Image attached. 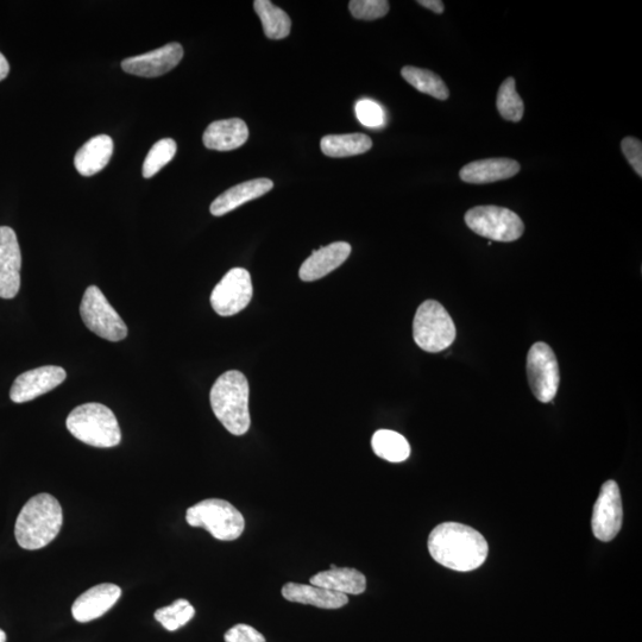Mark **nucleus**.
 Segmentation results:
<instances>
[{"label":"nucleus","mask_w":642,"mask_h":642,"mask_svg":"<svg viewBox=\"0 0 642 642\" xmlns=\"http://www.w3.org/2000/svg\"><path fill=\"white\" fill-rule=\"evenodd\" d=\"M249 138L248 125L242 119L231 118L213 122L204 132L205 147L217 151L241 148Z\"/></svg>","instance_id":"nucleus-19"},{"label":"nucleus","mask_w":642,"mask_h":642,"mask_svg":"<svg viewBox=\"0 0 642 642\" xmlns=\"http://www.w3.org/2000/svg\"><path fill=\"white\" fill-rule=\"evenodd\" d=\"M527 376L533 395L543 404L556 398L560 373L555 351L550 345L538 342L527 355Z\"/></svg>","instance_id":"nucleus-9"},{"label":"nucleus","mask_w":642,"mask_h":642,"mask_svg":"<svg viewBox=\"0 0 642 642\" xmlns=\"http://www.w3.org/2000/svg\"><path fill=\"white\" fill-rule=\"evenodd\" d=\"M87 329L109 342H121L128 336V326L97 286L86 289L80 305Z\"/></svg>","instance_id":"nucleus-8"},{"label":"nucleus","mask_w":642,"mask_h":642,"mask_svg":"<svg viewBox=\"0 0 642 642\" xmlns=\"http://www.w3.org/2000/svg\"><path fill=\"white\" fill-rule=\"evenodd\" d=\"M497 110L506 121L518 123L524 117L525 104L518 92L514 78L503 81L496 100Z\"/></svg>","instance_id":"nucleus-27"},{"label":"nucleus","mask_w":642,"mask_h":642,"mask_svg":"<svg viewBox=\"0 0 642 642\" xmlns=\"http://www.w3.org/2000/svg\"><path fill=\"white\" fill-rule=\"evenodd\" d=\"M210 400L214 415L231 434L243 436L249 431V383L241 371L230 370L220 376Z\"/></svg>","instance_id":"nucleus-3"},{"label":"nucleus","mask_w":642,"mask_h":642,"mask_svg":"<svg viewBox=\"0 0 642 642\" xmlns=\"http://www.w3.org/2000/svg\"><path fill=\"white\" fill-rule=\"evenodd\" d=\"M623 509L618 484L608 481L603 484L599 499L594 507L593 532L597 539L612 541L619 534L622 527Z\"/></svg>","instance_id":"nucleus-11"},{"label":"nucleus","mask_w":642,"mask_h":642,"mask_svg":"<svg viewBox=\"0 0 642 642\" xmlns=\"http://www.w3.org/2000/svg\"><path fill=\"white\" fill-rule=\"evenodd\" d=\"M22 254L16 232L0 226V298L14 299L21 288Z\"/></svg>","instance_id":"nucleus-12"},{"label":"nucleus","mask_w":642,"mask_h":642,"mask_svg":"<svg viewBox=\"0 0 642 642\" xmlns=\"http://www.w3.org/2000/svg\"><path fill=\"white\" fill-rule=\"evenodd\" d=\"M121 596L122 589L116 584L96 585L75 600L72 606L73 618L83 623L102 618L115 606Z\"/></svg>","instance_id":"nucleus-15"},{"label":"nucleus","mask_w":642,"mask_h":642,"mask_svg":"<svg viewBox=\"0 0 642 642\" xmlns=\"http://www.w3.org/2000/svg\"><path fill=\"white\" fill-rule=\"evenodd\" d=\"M66 377L65 369L56 365L29 370L17 377L10 390V399L15 404L35 400L59 387Z\"/></svg>","instance_id":"nucleus-13"},{"label":"nucleus","mask_w":642,"mask_h":642,"mask_svg":"<svg viewBox=\"0 0 642 642\" xmlns=\"http://www.w3.org/2000/svg\"><path fill=\"white\" fill-rule=\"evenodd\" d=\"M113 154V141L110 136L99 135L87 141L74 157V166L84 176H92L103 171Z\"/></svg>","instance_id":"nucleus-21"},{"label":"nucleus","mask_w":642,"mask_h":642,"mask_svg":"<svg viewBox=\"0 0 642 642\" xmlns=\"http://www.w3.org/2000/svg\"><path fill=\"white\" fill-rule=\"evenodd\" d=\"M253 294V281L248 270L234 268L214 287L211 305L219 316H235L250 304Z\"/></svg>","instance_id":"nucleus-10"},{"label":"nucleus","mask_w":642,"mask_h":642,"mask_svg":"<svg viewBox=\"0 0 642 642\" xmlns=\"http://www.w3.org/2000/svg\"><path fill=\"white\" fill-rule=\"evenodd\" d=\"M371 446L377 457L390 463L405 462L411 455V446L407 439L394 431H377L371 439Z\"/></svg>","instance_id":"nucleus-25"},{"label":"nucleus","mask_w":642,"mask_h":642,"mask_svg":"<svg viewBox=\"0 0 642 642\" xmlns=\"http://www.w3.org/2000/svg\"><path fill=\"white\" fill-rule=\"evenodd\" d=\"M419 5L424 6V8L436 12V14H443L445 10V5L442 0H419Z\"/></svg>","instance_id":"nucleus-34"},{"label":"nucleus","mask_w":642,"mask_h":642,"mask_svg":"<svg viewBox=\"0 0 642 642\" xmlns=\"http://www.w3.org/2000/svg\"><path fill=\"white\" fill-rule=\"evenodd\" d=\"M464 219L476 235L495 242H514L525 232V224L518 214L505 207L477 206L465 213Z\"/></svg>","instance_id":"nucleus-7"},{"label":"nucleus","mask_w":642,"mask_h":642,"mask_svg":"<svg viewBox=\"0 0 642 642\" xmlns=\"http://www.w3.org/2000/svg\"><path fill=\"white\" fill-rule=\"evenodd\" d=\"M282 596L289 602L321 609H339L349 603L348 596L313 584L287 583L282 588Z\"/></svg>","instance_id":"nucleus-20"},{"label":"nucleus","mask_w":642,"mask_h":642,"mask_svg":"<svg viewBox=\"0 0 642 642\" xmlns=\"http://www.w3.org/2000/svg\"><path fill=\"white\" fill-rule=\"evenodd\" d=\"M401 75L409 85L417 88L421 93L439 100H446L450 97L449 88L443 79L428 69L407 66L402 68Z\"/></svg>","instance_id":"nucleus-26"},{"label":"nucleus","mask_w":642,"mask_h":642,"mask_svg":"<svg viewBox=\"0 0 642 642\" xmlns=\"http://www.w3.org/2000/svg\"><path fill=\"white\" fill-rule=\"evenodd\" d=\"M225 642H266V638L248 625H236L224 635Z\"/></svg>","instance_id":"nucleus-33"},{"label":"nucleus","mask_w":642,"mask_h":642,"mask_svg":"<svg viewBox=\"0 0 642 642\" xmlns=\"http://www.w3.org/2000/svg\"><path fill=\"white\" fill-rule=\"evenodd\" d=\"M311 584L343 595H361L367 589V578L362 572L350 568H337L319 572L310 579Z\"/></svg>","instance_id":"nucleus-22"},{"label":"nucleus","mask_w":642,"mask_h":642,"mask_svg":"<svg viewBox=\"0 0 642 642\" xmlns=\"http://www.w3.org/2000/svg\"><path fill=\"white\" fill-rule=\"evenodd\" d=\"M66 426L73 437L94 448H115L122 440L115 413L96 402L73 409Z\"/></svg>","instance_id":"nucleus-4"},{"label":"nucleus","mask_w":642,"mask_h":642,"mask_svg":"<svg viewBox=\"0 0 642 642\" xmlns=\"http://www.w3.org/2000/svg\"><path fill=\"white\" fill-rule=\"evenodd\" d=\"M428 551L440 565L468 572L480 568L488 557V543L480 532L457 522H444L428 537Z\"/></svg>","instance_id":"nucleus-1"},{"label":"nucleus","mask_w":642,"mask_h":642,"mask_svg":"<svg viewBox=\"0 0 642 642\" xmlns=\"http://www.w3.org/2000/svg\"><path fill=\"white\" fill-rule=\"evenodd\" d=\"M184 58V48L180 43H169L167 46L146 54L125 59L122 62L124 72L137 77L157 78L171 72Z\"/></svg>","instance_id":"nucleus-14"},{"label":"nucleus","mask_w":642,"mask_h":642,"mask_svg":"<svg viewBox=\"0 0 642 642\" xmlns=\"http://www.w3.org/2000/svg\"><path fill=\"white\" fill-rule=\"evenodd\" d=\"M373 141L367 135H329L321 138L320 148L329 157H349L367 153Z\"/></svg>","instance_id":"nucleus-24"},{"label":"nucleus","mask_w":642,"mask_h":642,"mask_svg":"<svg viewBox=\"0 0 642 642\" xmlns=\"http://www.w3.org/2000/svg\"><path fill=\"white\" fill-rule=\"evenodd\" d=\"M274 182L269 179H255L230 188L213 201L210 211L213 216L222 217L251 200L263 197L272 191Z\"/></svg>","instance_id":"nucleus-18"},{"label":"nucleus","mask_w":642,"mask_h":642,"mask_svg":"<svg viewBox=\"0 0 642 642\" xmlns=\"http://www.w3.org/2000/svg\"><path fill=\"white\" fill-rule=\"evenodd\" d=\"M0 642H6V634L3 629H0Z\"/></svg>","instance_id":"nucleus-36"},{"label":"nucleus","mask_w":642,"mask_h":642,"mask_svg":"<svg viewBox=\"0 0 642 642\" xmlns=\"http://www.w3.org/2000/svg\"><path fill=\"white\" fill-rule=\"evenodd\" d=\"M351 254V245L336 242L320 248L302 263L299 276L302 281H317L341 267Z\"/></svg>","instance_id":"nucleus-16"},{"label":"nucleus","mask_w":642,"mask_h":642,"mask_svg":"<svg viewBox=\"0 0 642 642\" xmlns=\"http://www.w3.org/2000/svg\"><path fill=\"white\" fill-rule=\"evenodd\" d=\"M64 513L53 495L42 493L30 499L18 515L15 535L18 545L24 550L43 549L58 537Z\"/></svg>","instance_id":"nucleus-2"},{"label":"nucleus","mask_w":642,"mask_h":642,"mask_svg":"<svg viewBox=\"0 0 642 642\" xmlns=\"http://www.w3.org/2000/svg\"><path fill=\"white\" fill-rule=\"evenodd\" d=\"M254 9L262 22L264 34L270 40H283L291 34L292 21L285 11L269 0H256Z\"/></svg>","instance_id":"nucleus-23"},{"label":"nucleus","mask_w":642,"mask_h":642,"mask_svg":"<svg viewBox=\"0 0 642 642\" xmlns=\"http://www.w3.org/2000/svg\"><path fill=\"white\" fill-rule=\"evenodd\" d=\"M358 121L367 128H380L385 123V112L374 100L363 99L356 104Z\"/></svg>","instance_id":"nucleus-31"},{"label":"nucleus","mask_w":642,"mask_h":642,"mask_svg":"<svg viewBox=\"0 0 642 642\" xmlns=\"http://www.w3.org/2000/svg\"><path fill=\"white\" fill-rule=\"evenodd\" d=\"M456 335V325L442 304L427 300L419 306L413 321V337L420 349L432 354L444 351L455 342Z\"/></svg>","instance_id":"nucleus-5"},{"label":"nucleus","mask_w":642,"mask_h":642,"mask_svg":"<svg viewBox=\"0 0 642 642\" xmlns=\"http://www.w3.org/2000/svg\"><path fill=\"white\" fill-rule=\"evenodd\" d=\"M176 150H178V146L172 138H163V140L156 142L144 160L142 169L144 178H153L163 167H166L174 159Z\"/></svg>","instance_id":"nucleus-28"},{"label":"nucleus","mask_w":642,"mask_h":642,"mask_svg":"<svg viewBox=\"0 0 642 642\" xmlns=\"http://www.w3.org/2000/svg\"><path fill=\"white\" fill-rule=\"evenodd\" d=\"M195 609L187 600H176L171 606L156 610L155 619L169 632L178 631L193 619Z\"/></svg>","instance_id":"nucleus-29"},{"label":"nucleus","mask_w":642,"mask_h":642,"mask_svg":"<svg viewBox=\"0 0 642 642\" xmlns=\"http://www.w3.org/2000/svg\"><path fill=\"white\" fill-rule=\"evenodd\" d=\"M349 9L357 20L374 21L388 14L389 3L386 0H352Z\"/></svg>","instance_id":"nucleus-30"},{"label":"nucleus","mask_w":642,"mask_h":642,"mask_svg":"<svg viewBox=\"0 0 642 642\" xmlns=\"http://www.w3.org/2000/svg\"><path fill=\"white\" fill-rule=\"evenodd\" d=\"M187 524L205 528L213 538L232 541L241 537L245 520L230 502L220 499L204 500L187 509Z\"/></svg>","instance_id":"nucleus-6"},{"label":"nucleus","mask_w":642,"mask_h":642,"mask_svg":"<svg viewBox=\"0 0 642 642\" xmlns=\"http://www.w3.org/2000/svg\"><path fill=\"white\" fill-rule=\"evenodd\" d=\"M10 72V66L8 60L5 59V56L0 53V81L8 77Z\"/></svg>","instance_id":"nucleus-35"},{"label":"nucleus","mask_w":642,"mask_h":642,"mask_svg":"<svg viewBox=\"0 0 642 642\" xmlns=\"http://www.w3.org/2000/svg\"><path fill=\"white\" fill-rule=\"evenodd\" d=\"M623 154L626 159L631 163L634 171L640 176L642 175V144L638 138L626 137L623 138L621 143Z\"/></svg>","instance_id":"nucleus-32"},{"label":"nucleus","mask_w":642,"mask_h":642,"mask_svg":"<svg viewBox=\"0 0 642 642\" xmlns=\"http://www.w3.org/2000/svg\"><path fill=\"white\" fill-rule=\"evenodd\" d=\"M520 163L512 159H486L469 163L461 169V179L467 184L484 185L513 178L520 172Z\"/></svg>","instance_id":"nucleus-17"}]
</instances>
